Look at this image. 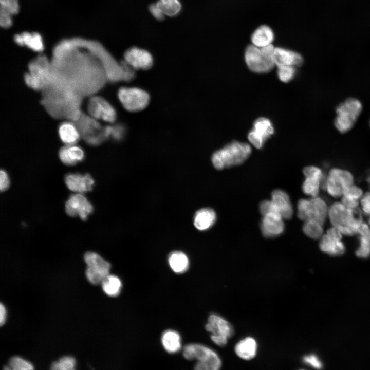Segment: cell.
<instances>
[{"instance_id": "1", "label": "cell", "mask_w": 370, "mask_h": 370, "mask_svg": "<svg viewBox=\"0 0 370 370\" xmlns=\"http://www.w3.org/2000/svg\"><path fill=\"white\" fill-rule=\"evenodd\" d=\"M355 210L346 208L341 202H334L329 207L328 217L330 221L342 235L351 236L358 234L363 221L360 217L356 215Z\"/></svg>"}, {"instance_id": "2", "label": "cell", "mask_w": 370, "mask_h": 370, "mask_svg": "<svg viewBox=\"0 0 370 370\" xmlns=\"http://www.w3.org/2000/svg\"><path fill=\"white\" fill-rule=\"evenodd\" d=\"M251 153V148L248 143L233 141L215 152L212 162L216 169L222 170L243 163Z\"/></svg>"}, {"instance_id": "3", "label": "cell", "mask_w": 370, "mask_h": 370, "mask_svg": "<svg viewBox=\"0 0 370 370\" xmlns=\"http://www.w3.org/2000/svg\"><path fill=\"white\" fill-rule=\"evenodd\" d=\"M184 358L196 360L194 370H220L221 360L218 355L211 348L198 343H190L182 349Z\"/></svg>"}, {"instance_id": "4", "label": "cell", "mask_w": 370, "mask_h": 370, "mask_svg": "<svg viewBox=\"0 0 370 370\" xmlns=\"http://www.w3.org/2000/svg\"><path fill=\"white\" fill-rule=\"evenodd\" d=\"M362 109L361 102L357 99L348 98L336 108L334 124L337 130L345 133L351 130Z\"/></svg>"}, {"instance_id": "5", "label": "cell", "mask_w": 370, "mask_h": 370, "mask_svg": "<svg viewBox=\"0 0 370 370\" xmlns=\"http://www.w3.org/2000/svg\"><path fill=\"white\" fill-rule=\"evenodd\" d=\"M118 99L127 111L137 112L146 108L150 100L149 94L137 87H123L118 91Z\"/></svg>"}, {"instance_id": "6", "label": "cell", "mask_w": 370, "mask_h": 370, "mask_svg": "<svg viewBox=\"0 0 370 370\" xmlns=\"http://www.w3.org/2000/svg\"><path fill=\"white\" fill-rule=\"evenodd\" d=\"M353 184L354 177L350 172L332 168L329 171L325 182L321 187L331 196L338 198L342 197L344 191Z\"/></svg>"}, {"instance_id": "7", "label": "cell", "mask_w": 370, "mask_h": 370, "mask_svg": "<svg viewBox=\"0 0 370 370\" xmlns=\"http://www.w3.org/2000/svg\"><path fill=\"white\" fill-rule=\"evenodd\" d=\"M245 62L251 71L256 73H266L274 65L273 55L265 52L254 45L247 46L245 53Z\"/></svg>"}, {"instance_id": "8", "label": "cell", "mask_w": 370, "mask_h": 370, "mask_svg": "<svg viewBox=\"0 0 370 370\" xmlns=\"http://www.w3.org/2000/svg\"><path fill=\"white\" fill-rule=\"evenodd\" d=\"M87 265L86 275L88 280L94 285L101 284L109 274L110 265L101 256L93 252H87L84 256Z\"/></svg>"}, {"instance_id": "9", "label": "cell", "mask_w": 370, "mask_h": 370, "mask_svg": "<svg viewBox=\"0 0 370 370\" xmlns=\"http://www.w3.org/2000/svg\"><path fill=\"white\" fill-rule=\"evenodd\" d=\"M206 329L211 334V339L216 345L223 347L225 346L228 339L231 338L234 330L230 324L222 317L211 314L206 325Z\"/></svg>"}, {"instance_id": "10", "label": "cell", "mask_w": 370, "mask_h": 370, "mask_svg": "<svg viewBox=\"0 0 370 370\" xmlns=\"http://www.w3.org/2000/svg\"><path fill=\"white\" fill-rule=\"evenodd\" d=\"M87 109L89 115L96 120L113 123L116 119V112L114 107L100 96H92L89 99Z\"/></svg>"}, {"instance_id": "11", "label": "cell", "mask_w": 370, "mask_h": 370, "mask_svg": "<svg viewBox=\"0 0 370 370\" xmlns=\"http://www.w3.org/2000/svg\"><path fill=\"white\" fill-rule=\"evenodd\" d=\"M124 62L134 70H147L153 65L152 54L147 50L133 47L128 49L124 54Z\"/></svg>"}, {"instance_id": "12", "label": "cell", "mask_w": 370, "mask_h": 370, "mask_svg": "<svg viewBox=\"0 0 370 370\" xmlns=\"http://www.w3.org/2000/svg\"><path fill=\"white\" fill-rule=\"evenodd\" d=\"M273 133L274 128L270 120L262 117L255 121L252 130L248 134V138L254 147L261 149L265 141Z\"/></svg>"}, {"instance_id": "13", "label": "cell", "mask_w": 370, "mask_h": 370, "mask_svg": "<svg viewBox=\"0 0 370 370\" xmlns=\"http://www.w3.org/2000/svg\"><path fill=\"white\" fill-rule=\"evenodd\" d=\"M283 218L277 213H269L264 215L261 229L266 237H273L282 234L284 230Z\"/></svg>"}, {"instance_id": "14", "label": "cell", "mask_w": 370, "mask_h": 370, "mask_svg": "<svg viewBox=\"0 0 370 370\" xmlns=\"http://www.w3.org/2000/svg\"><path fill=\"white\" fill-rule=\"evenodd\" d=\"M65 181L70 190L81 194L90 191L95 183L88 174L70 173L66 176Z\"/></svg>"}, {"instance_id": "15", "label": "cell", "mask_w": 370, "mask_h": 370, "mask_svg": "<svg viewBox=\"0 0 370 370\" xmlns=\"http://www.w3.org/2000/svg\"><path fill=\"white\" fill-rule=\"evenodd\" d=\"M283 219H289L293 215V208L289 197L285 191L278 189L271 193V200Z\"/></svg>"}, {"instance_id": "16", "label": "cell", "mask_w": 370, "mask_h": 370, "mask_svg": "<svg viewBox=\"0 0 370 370\" xmlns=\"http://www.w3.org/2000/svg\"><path fill=\"white\" fill-rule=\"evenodd\" d=\"M273 59L275 65L278 67L299 66L303 62V58L299 53L280 47L274 48Z\"/></svg>"}, {"instance_id": "17", "label": "cell", "mask_w": 370, "mask_h": 370, "mask_svg": "<svg viewBox=\"0 0 370 370\" xmlns=\"http://www.w3.org/2000/svg\"><path fill=\"white\" fill-rule=\"evenodd\" d=\"M75 123L84 139L100 133L104 128H102L97 120L91 117L80 115Z\"/></svg>"}, {"instance_id": "18", "label": "cell", "mask_w": 370, "mask_h": 370, "mask_svg": "<svg viewBox=\"0 0 370 370\" xmlns=\"http://www.w3.org/2000/svg\"><path fill=\"white\" fill-rule=\"evenodd\" d=\"M14 41L17 45L26 46L35 52H41L44 49L42 38L37 32H24L16 34L14 36Z\"/></svg>"}, {"instance_id": "19", "label": "cell", "mask_w": 370, "mask_h": 370, "mask_svg": "<svg viewBox=\"0 0 370 370\" xmlns=\"http://www.w3.org/2000/svg\"><path fill=\"white\" fill-rule=\"evenodd\" d=\"M29 73L40 79L46 84L49 81L50 65L44 55H40L29 64Z\"/></svg>"}, {"instance_id": "20", "label": "cell", "mask_w": 370, "mask_h": 370, "mask_svg": "<svg viewBox=\"0 0 370 370\" xmlns=\"http://www.w3.org/2000/svg\"><path fill=\"white\" fill-rule=\"evenodd\" d=\"M0 25L9 28L12 24V16L19 11L18 0H0Z\"/></svg>"}, {"instance_id": "21", "label": "cell", "mask_w": 370, "mask_h": 370, "mask_svg": "<svg viewBox=\"0 0 370 370\" xmlns=\"http://www.w3.org/2000/svg\"><path fill=\"white\" fill-rule=\"evenodd\" d=\"M59 155L61 161L66 165H75L84 158L83 150L79 146L66 145L61 148Z\"/></svg>"}, {"instance_id": "22", "label": "cell", "mask_w": 370, "mask_h": 370, "mask_svg": "<svg viewBox=\"0 0 370 370\" xmlns=\"http://www.w3.org/2000/svg\"><path fill=\"white\" fill-rule=\"evenodd\" d=\"M58 132L61 141L66 145H75L81 136L76 124L68 121L59 125Z\"/></svg>"}, {"instance_id": "23", "label": "cell", "mask_w": 370, "mask_h": 370, "mask_svg": "<svg viewBox=\"0 0 370 370\" xmlns=\"http://www.w3.org/2000/svg\"><path fill=\"white\" fill-rule=\"evenodd\" d=\"M257 347L255 340L249 337L239 341L236 344L234 350L238 357L245 360H250L255 357Z\"/></svg>"}, {"instance_id": "24", "label": "cell", "mask_w": 370, "mask_h": 370, "mask_svg": "<svg viewBox=\"0 0 370 370\" xmlns=\"http://www.w3.org/2000/svg\"><path fill=\"white\" fill-rule=\"evenodd\" d=\"M319 246L322 251L332 256L342 255L345 250L341 239L333 238L326 233L320 238Z\"/></svg>"}, {"instance_id": "25", "label": "cell", "mask_w": 370, "mask_h": 370, "mask_svg": "<svg viewBox=\"0 0 370 370\" xmlns=\"http://www.w3.org/2000/svg\"><path fill=\"white\" fill-rule=\"evenodd\" d=\"M216 219L214 211L209 208H203L198 210L194 218V224L199 230H206L212 227Z\"/></svg>"}, {"instance_id": "26", "label": "cell", "mask_w": 370, "mask_h": 370, "mask_svg": "<svg viewBox=\"0 0 370 370\" xmlns=\"http://www.w3.org/2000/svg\"><path fill=\"white\" fill-rule=\"evenodd\" d=\"M310 200V219L318 221L324 225L328 217V209L326 202L318 196Z\"/></svg>"}, {"instance_id": "27", "label": "cell", "mask_w": 370, "mask_h": 370, "mask_svg": "<svg viewBox=\"0 0 370 370\" xmlns=\"http://www.w3.org/2000/svg\"><path fill=\"white\" fill-rule=\"evenodd\" d=\"M161 343L164 349L170 354H175L181 349V337L173 330H167L161 336Z\"/></svg>"}, {"instance_id": "28", "label": "cell", "mask_w": 370, "mask_h": 370, "mask_svg": "<svg viewBox=\"0 0 370 370\" xmlns=\"http://www.w3.org/2000/svg\"><path fill=\"white\" fill-rule=\"evenodd\" d=\"M273 39L274 34L272 30L266 25H262L258 28L251 36L253 45L258 48L271 44Z\"/></svg>"}, {"instance_id": "29", "label": "cell", "mask_w": 370, "mask_h": 370, "mask_svg": "<svg viewBox=\"0 0 370 370\" xmlns=\"http://www.w3.org/2000/svg\"><path fill=\"white\" fill-rule=\"evenodd\" d=\"M168 262L171 268L177 273L185 272L189 267L188 258L181 251L172 252L169 256Z\"/></svg>"}, {"instance_id": "30", "label": "cell", "mask_w": 370, "mask_h": 370, "mask_svg": "<svg viewBox=\"0 0 370 370\" xmlns=\"http://www.w3.org/2000/svg\"><path fill=\"white\" fill-rule=\"evenodd\" d=\"M87 199L81 193H76L71 195L65 203V211L70 216L75 217L82 209Z\"/></svg>"}, {"instance_id": "31", "label": "cell", "mask_w": 370, "mask_h": 370, "mask_svg": "<svg viewBox=\"0 0 370 370\" xmlns=\"http://www.w3.org/2000/svg\"><path fill=\"white\" fill-rule=\"evenodd\" d=\"M103 291L108 296L116 297L120 292L122 283L120 279L114 275H108L101 283Z\"/></svg>"}, {"instance_id": "32", "label": "cell", "mask_w": 370, "mask_h": 370, "mask_svg": "<svg viewBox=\"0 0 370 370\" xmlns=\"http://www.w3.org/2000/svg\"><path fill=\"white\" fill-rule=\"evenodd\" d=\"M323 178L316 176L305 177L302 184L303 192L312 197H317L321 187Z\"/></svg>"}, {"instance_id": "33", "label": "cell", "mask_w": 370, "mask_h": 370, "mask_svg": "<svg viewBox=\"0 0 370 370\" xmlns=\"http://www.w3.org/2000/svg\"><path fill=\"white\" fill-rule=\"evenodd\" d=\"M323 225L314 219L304 221L303 226L304 233L312 239L321 238L323 234Z\"/></svg>"}, {"instance_id": "34", "label": "cell", "mask_w": 370, "mask_h": 370, "mask_svg": "<svg viewBox=\"0 0 370 370\" xmlns=\"http://www.w3.org/2000/svg\"><path fill=\"white\" fill-rule=\"evenodd\" d=\"M3 370H34V366L30 361L15 356L9 360Z\"/></svg>"}, {"instance_id": "35", "label": "cell", "mask_w": 370, "mask_h": 370, "mask_svg": "<svg viewBox=\"0 0 370 370\" xmlns=\"http://www.w3.org/2000/svg\"><path fill=\"white\" fill-rule=\"evenodd\" d=\"M157 2L165 15L176 16L181 11L182 5L180 0H159Z\"/></svg>"}, {"instance_id": "36", "label": "cell", "mask_w": 370, "mask_h": 370, "mask_svg": "<svg viewBox=\"0 0 370 370\" xmlns=\"http://www.w3.org/2000/svg\"><path fill=\"white\" fill-rule=\"evenodd\" d=\"M76 361L73 357L65 356L53 362L50 370H76Z\"/></svg>"}, {"instance_id": "37", "label": "cell", "mask_w": 370, "mask_h": 370, "mask_svg": "<svg viewBox=\"0 0 370 370\" xmlns=\"http://www.w3.org/2000/svg\"><path fill=\"white\" fill-rule=\"evenodd\" d=\"M295 73V69L294 66H279L278 69V76L279 79L283 82H288L291 80Z\"/></svg>"}, {"instance_id": "38", "label": "cell", "mask_w": 370, "mask_h": 370, "mask_svg": "<svg viewBox=\"0 0 370 370\" xmlns=\"http://www.w3.org/2000/svg\"><path fill=\"white\" fill-rule=\"evenodd\" d=\"M356 255L361 258H366L370 255V240L368 236H360V246Z\"/></svg>"}, {"instance_id": "39", "label": "cell", "mask_w": 370, "mask_h": 370, "mask_svg": "<svg viewBox=\"0 0 370 370\" xmlns=\"http://www.w3.org/2000/svg\"><path fill=\"white\" fill-rule=\"evenodd\" d=\"M24 80L27 86L35 90L41 89L46 85L44 82L29 72L25 74Z\"/></svg>"}, {"instance_id": "40", "label": "cell", "mask_w": 370, "mask_h": 370, "mask_svg": "<svg viewBox=\"0 0 370 370\" xmlns=\"http://www.w3.org/2000/svg\"><path fill=\"white\" fill-rule=\"evenodd\" d=\"M363 195V193L362 189L353 184L344 191L342 196H345L359 200Z\"/></svg>"}, {"instance_id": "41", "label": "cell", "mask_w": 370, "mask_h": 370, "mask_svg": "<svg viewBox=\"0 0 370 370\" xmlns=\"http://www.w3.org/2000/svg\"><path fill=\"white\" fill-rule=\"evenodd\" d=\"M259 209L263 216L269 213H277L280 214L271 200H263L260 203Z\"/></svg>"}, {"instance_id": "42", "label": "cell", "mask_w": 370, "mask_h": 370, "mask_svg": "<svg viewBox=\"0 0 370 370\" xmlns=\"http://www.w3.org/2000/svg\"><path fill=\"white\" fill-rule=\"evenodd\" d=\"M149 9L152 15L156 20L161 21L164 18L165 15L158 2L151 4L149 6Z\"/></svg>"}, {"instance_id": "43", "label": "cell", "mask_w": 370, "mask_h": 370, "mask_svg": "<svg viewBox=\"0 0 370 370\" xmlns=\"http://www.w3.org/2000/svg\"><path fill=\"white\" fill-rule=\"evenodd\" d=\"M303 361L307 364L312 366L314 368L320 369L322 367V363L318 357L314 354H310L305 356Z\"/></svg>"}, {"instance_id": "44", "label": "cell", "mask_w": 370, "mask_h": 370, "mask_svg": "<svg viewBox=\"0 0 370 370\" xmlns=\"http://www.w3.org/2000/svg\"><path fill=\"white\" fill-rule=\"evenodd\" d=\"M303 173L305 177L316 176L323 178V175L321 170L314 166H307L304 168Z\"/></svg>"}, {"instance_id": "45", "label": "cell", "mask_w": 370, "mask_h": 370, "mask_svg": "<svg viewBox=\"0 0 370 370\" xmlns=\"http://www.w3.org/2000/svg\"><path fill=\"white\" fill-rule=\"evenodd\" d=\"M94 207L92 204L87 201L79 213L78 216L82 220H85L88 218V216L92 213Z\"/></svg>"}, {"instance_id": "46", "label": "cell", "mask_w": 370, "mask_h": 370, "mask_svg": "<svg viewBox=\"0 0 370 370\" xmlns=\"http://www.w3.org/2000/svg\"><path fill=\"white\" fill-rule=\"evenodd\" d=\"M341 202L347 208L355 210L359 203V200L345 196L341 197Z\"/></svg>"}, {"instance_id": "47", "label": "cell", "mask_w": 370, "mask_h": 370, "mask_svg": "<svg viewBox=\"0 0 370 370\" xmlns=\"http://www.w3.org/2000/svg\"><path fill=\"white\" fill-rule=\"evenodd\" d=\"M0 189L2 192L6 191L10 185V180L7 172L1 170L0 173Z\"/></svg>"}, {"instance_id": "48", "label": "cell", "mask_w": 370, "mask_h": 370, "mask_svg": "<svg viewBox=\"0 0 370 370\" xmlns=\"http://www.w3.org/2000/svg\"><path fill=\"white\" fill-rule=\"evenodd\" d=\"M362 210L370 208V192L365 193L360 199Z\"/></svg>"}, {"instance_id": "49", "label": "cell", "mask_w": 370, "mask_h": 370, "mask_svg": "<svg viewBox=\"0 0 370 370\" xmlns=\"http://www.w3.org/2000/svg\"><path fill=\"white\" fill-rule=\"evenodd\" d=\"M6 318V310L5 306L1 303L0 305V324L1 326L5 323Z\"/></svg>"}, {"instance_id": "50", "label": "cell", "mask_w": 370, "mask_h": 370, "mask_svg": "<svg viewBox=\"0 0 370 370\" xmlns=\"http://www.w3.org/2000/svg\"><path fill=\"white\" fill-rule=\"evenodd\" d=\"M363 212L370 215V208L363 210Z\"/></svg>"}, {"instance_id": "51", "label": "cell", "mask_w": 370, "mask_h": 370, "mask_svg": "<svg viewBox=\"0 0 370 370\" xmlns=\"http://www.w3.org/2000/svg\"><path fill=\"white\" fill-rule=\"evenodd\" d=\"M368 224H369V227H370V218L369 219V220H368Z\"/></svg>"}, {"instance_id": "52", "label": "cell", "mask_w": 370, "mask_h": 370, "mask_svg": "<svg viewBox=\"0 0 370 370\" xmlns=\"http://www.w3.org/2000/svg\"><path fill=\"white\" fill-rule=\"evenodd\" d=\"M368 237H369V240H370V232H369V234Z\"/></svg>"}, {"instance_id": "53", "label": "cell", "mask_w": 370, "mask_h": 370, "mask_svg": "<svg viewBox=\"0 0 370 370\" xmlns=\"http://www.w3.org/2000/svg\"><path fill=\"white\" fill-rule=\"evenodd\" d=\"M369 123H370V122H369Z\"/></svg>"}]
</instances>
